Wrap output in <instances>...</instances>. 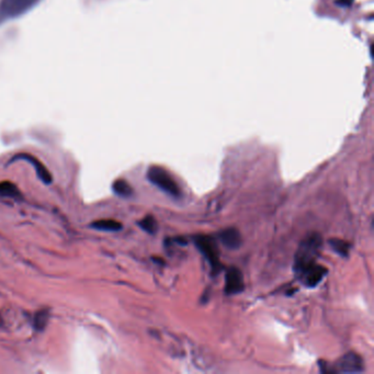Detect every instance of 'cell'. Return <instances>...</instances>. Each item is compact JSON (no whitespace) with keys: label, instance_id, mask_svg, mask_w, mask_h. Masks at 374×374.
Returning <instances> with one entry per match:
<instances>
[{"label":"cell","instance_id":"4","mask_svg":"<svg viewBox=\"0 0 374 374\" xmlns=\"http://www.w3.org/2000/svg\"><path fill=\"white\" fill-rule=\"evenodd\" d=\"M40 0H0V24L28 12Z\"/></svg>","mask_w":374,"mask_h":374},{"label":"cell","instance_id":"8","mask_svg":"<svg viewBox=\"0 0 374 374\" xmlns=\"http://www.w3.org/2000/svg\"><path fill=\"white\" fill-rule=\"evenodd\" d=\"M18 159H24L28 162H30V164L34 167V169L36 171V175L37 177H39L42 182H44L45 184H50L53 180L52 178V175L50 173V171H48L47 168L42 164V162L35 158L34 156H32L30 154H20V155H17L14 156L13 158L10 160L9 162H13L14 160H18Z\"/></svg>","mask_w":374,"mask_h":374},{"label":"cell","instance_id":"13","mask_svg":"<svg viewBox=\"0 0 374 374\" xmlns=\"http://www.w3.org/2000/svg\"><path fill=\"white\" fill-rule=\"evenodd\" d=\"M0 197L19 199L21 198V193L14 183L10 181H1L0 182Z\"/></svg>","mask_w":374,"mask_h":374},{"label":"cell","instance_id":"3","mask_svg":"<svg viewBox=\"0 0 374 374\" xmlns=\"http://www.w3.org/2000/svg\"><path fill=\"white\" fill-rule=\"evenodd\" d=\"M194 245L200 250L209 262L213 274H218L222 270L220 261V253L216 241L212 236L197 235L194 237Z\"/></svg>","mask_w":374,"mask_h":374},{"label":"cell","instance_id":"15","mask_svg":"<svg viewBox=\"0 0 374 374\" xmlns=\"http://www.w3.org/2000/svg\"><path fill=\"white\" fill-rule=\"evenodd\" d=\"M48 317H50V313H48L47 311L43 310V311H39L34 316V327L36 330H39V332H42L43 329L45 328V326L47 325V322H48Z\"/></svg>","mask_w":374,"mask_h":374},{"label":"cell","instance_id":"9","mask_svg":"<svg viewBox=\"0 0 374 374\" xmlns=\"http://www.w3.org/2000/svg\"><path fill=\"white\" fill-rule=\"evenodd\" d=\"M220 240L223 245L232 250H235L242 246V235L235 227H229L220 233Z\"/></svg>","mask_w":374,"mask_h":374},{"label":"cell","instance_id":"14","mask_svg":"<svg viewBox=\"0 0 374 374\" xmlns=\"http://www.w3.org/2000/svg\"><path fill=\"white\" fill-rule=\"evenodd\" d=\"M138 226L145 231L146 233H148L150 235H154L157 233V230H158V225H157V222L155 220L154 216L147 215L145 216L143 220H140L138 222Z\"/></svg>","mask_w":374,"mask_h":374},{"label":"cell","instance_id":"6","mask_svg":"<svg viewBox=\"0 0 374 374\" xmlns=\"http://www.w3.org/2000/svg\"><path fill=\"white\" fill-rule=\"evenodd\" d=\"M363 369L365 367H363L362 358L356 352H348L333 366L332 372L359 373L363 371Z\"/></svg>","mask_w":374,"mask_h":374},{"label":"cell","instance_id":"2","mask_svg":"<svg viewBox=\"0 0 374 374\" xmlns=\"http://www.w3.org/2000/svg\"><path fill=\"white\" fill-rule=\"evenodd\" d=\"M147 179L161 191L172 198H180L181 190L177 181L168 170L160 166H150L147 170Z\"/></svg>","mask_w":374,"mask_h":374},{"label":"cell","instance_id":"7","mask_svg":"<svg viewBox=\"0 0 374 374\" xmlns=\"http://www.w3.org/2000/svg\"><path fill=\"white\" fill-rule=\"evenodd\" d=\"M245 284H244V276L242 271L236 267H231L226 271L225 278V289L226 295H236L244 291Z\"/></svg>","mask_w":374,"mask_h":374},{"label":"cell","instance_id":"1","mask_svg":"<svg viewBox=\"0 0 374 374\" xmlns=\"http://www.w3.org/2000/svg\"><path fill=\"white\" fill-rule=\"evenodd\" d=\"M323 246L322 236L318 233H313L304 241L301 243V245L297 249L295 258H294V272L301 269H304L308 265L316 263L317 258L321 253V249Z\"/></svg>","mask_w":374,"mask_h":374},{"label":"cell","instance_id":"12","mask_svg":"<svg viewBox=\"0 0 374 374\" xmlns=\"http://www.w3.org/2000/svg\"><path fill=\"white\" fill-rule=\"evenodd\" d=\"M328 243H329V245L332 246L333 250L335 252H337L339 256L344 257V258L349 257L351 245L348 242L339 240V238H332V240L328 241Z\"/></svg>","mask_w":374,"mask_h":374},{"label":"cell","instance_id":"10","mask_svg":"<svg viewBox=\"0 0 374 374\" xmlns=\"http://www.w3.org/2000/svg\"><path fill=\"white\" fill-rule=\"evenodd\" d=\"M90 227L95 230L105 232H118L122 230V224L116 220H99L90 224Z\"/></svg>","mask_w":374,"mask_h":374},{"label":"cell","instance_id":"5","mask_svg":"<svg viewBox=\"0 0 374 374\" xmlns=\"http://www.w3.org/2000/svg\"><path fill=\"white\" fill-rule=\"evenodd\" d=\"M294 273L302 284L308 286V288H315L322 282L325 275L328 273V270L326 267L316 262L300 271H296Z\"/></svg>","mask_w":374,"mask_h":374},{"label":"cell","instance_id":"11","mask_svg":"<svg viewBox=\"0 0 374 374\" xmlns=\"http://www.w3.org/2000/svg\"><path fill=\"white\" fill-rule=\"evenodd\" d=\"M112 190L121 198H131L133 196V188L124 179H118L112 184Z\"/></svg>","mask_w":374,"mask_h":374}]
</instances>
